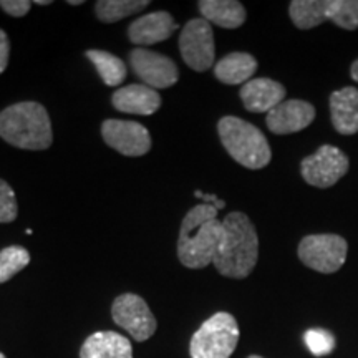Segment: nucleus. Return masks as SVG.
<instances>
[{"label":"nucleus","instance_id":"9d476101","mask_svg":"<svg viewBox=\"0 0 358 358\" xmlns=\"http://www.w3.org/2000/svg\"><path fill=\"white\" fill-rule=\"evenodd\" d=\"M106 145L124 156H145L151 150V134L143 124L123 120H106L101 124Z\"/></svg>","mask_w":358,"mask_h":358},{"label":"nucleus","instance_id":"72a5a7b5","mask_svg":"<svg viewBox=\"0 0 358 358\" xmlns=\"http://www.w3.org/2000/svg\"><path fill=\"white\" fill-rule=\"evenodd\" d=\"M0 358H6V355H3V353H0Z\"/></svg>","mask_w":358,"mask_h":358},{"label":"nucleus","instance_id":"cd10ccee","mask_svg":"<svg viewBox=\"0 0 358 358\" xmlns=\"http://www.w3.org/2000/svg\"><path fill=\"white\" fill-rule=\"evenodd\" d=\"M8 57H10V43H8L7 34L0 30V75L7 69Z\"/></svg>","mask_w":358,"mask_h":358},{"label":"nucleus","instance_id":"6e6552de","mask_svg":"<svg viewBox=\"0 0 358 358\" xmlns=\"http://www.w3.org/2000/svg\"><path fill=\"white\" fill-rule=\"evenodd\" d=\"M348 166L350 163L343 151L332 145H324L315 153L302 159L301 173L307 185L330 187L345 176Z\"/></svg>","mask_w":358,"mask_h":358},{"label":"nucleus","instance_id":"20e7f679","mask_svg":"<svg viewBox=\"0 0 358 358\" xmlns=\"http://www.w3.org/2000/svg\"><path fill=\"white\" fill-rule=\"evenodd\" d=\"M222 146L241 166L262 169L271 163L272 151L264 133L237 116H224L217 123Z\"/></svg>","mask_w":358,"mask_h":358},{"label":"nucleus","instance_id":"2eb2a0df","mask_svg":"<svg viewBox=\"0 0 358 358\" xmlns=\"http://www.w3.org/2000/svg\"><path fill=\"white\" fill-rule=\"evenodd\" d=\"M111 103L122 113L148 116L159 110L161 96L156 90L146 85L133 83L116 90L111 96Z\"/></svg>","mask_w":358,"mask_h":358},{"label":"nucleus","instance_id":"7ed1b4c3","mask_svg":"<svg viewBox=\"0 0 358 358\" xmlns=\"http://www.w3.org/2000/svg\"><path fill=\"white\" fill-rule=\"evenodd\" d=\"M0 136L20 150H48L53 143L50 116L37 101L15 103L0 113Z\"/></svg>","mask_w":358,"mask_h":358},{"label":"nucleus","instance_id":"bb28decb","mask_svg":"<svg viewBox=\"0 0 358 358\" xmlns=\"http://www.w3.org/2000/svg\"><path fill=\"white\" fill-rule=\"evenodd\" d=\"M2 10L12 17H24L32 8V2L29 0H0Z\"/></svg>","mask_w":358,"mask_h":358},{"label":"nucleus","instance_id":"393cba45","mask_svg":"<svg viewBox=\"0 0 358 358\" xmlns=\"http://www.w3.org/2000/svg\"><path fill=\"white\" fill-rule=\"evenodd\" d=\"M303 340H306V345L308 350L312 352V355L315 357H325L329 353H332L335 347V337L329 330L324 329H310L307 330L306 335H303Z\"/></svg>","mask_w":358,"mask_h":358},{"label":"nucleus","instance_id":"423d86ee","mask_svg":"<svg viewBox=\"0 0 358 358\" xmlns=\"http://www.w3.org/2000/svg\"><path fill=\"white\" fill-rule=\"evenodd\" d=\"M348 244L337 234L306 236L299 244L297 254L303 266L320 274H334L347 261Z\"/></svg>","mask_w":358,"mask_h":358},{"label":"nucleus","instance_id":"4be33fe9","mask_svg":"<svg viewBox=\"0 0 358 358\" xmlns=\"http://www.w3.org/2000/svg\"><path fill=\"white\" fill-rule=\"evenodd\" d=\"M150 6L148 0H98L95 3L96 17L105 24L120 22L124 17L134 15Z\"/></svg>","mask_w":358,"mask_h":358},{"label":"nucleus","instance_id":"f8f14e48","mask_svg":"<svg viewBox=\"0 0 358 358\" xmlns=\"http://www.w3.org/2000/svg\"><path fill=\"white\" fill-rule=\"evenodd\" d=\"M315 118L312 103L303 100H284L267 113V128L274 134H292L302 131Z\"/></svg>","mask_w":358,"mask_h":358},{"label":"nucleus","instance_id":"f03ea898","mask_svg":"<svg viewBox=\"0 0 358 358\" xmlns=\"http://www.w3.org/2000/svg\"><path fill=\"white\" fill-rule=\"evenodd\" d=\"M222 241L219 244L214 267L231 279H245L259 259V237L256 227L244 213H231L222 219Z\"/></svg>","mask_w":358,"mask_h":358},{"label":"nucleus","instance_id":"b1692460","mask_svg":"<svg viewBox=\"0 0 358 358\" xmlns=\"http://www.w3.org/2000/svg\"><path fill=\"white\" fill-rule=\"evenodd\" d=\"M329 20L340 29H358V0H329Z\"/></svg>","mask_w":358,"mask_h":358},{"label":"nucleus","instance_id":"2f4dec72","mask_svg":"<svg viewBox=\"0 0 358 358\" xmlns=\"http://www.w3.org/2000/svg\"><path fill=\"white\" fill-rule=\"evenodd\" d=\"M35 3H37V6H48L50 2H47V0H35Z\"/></svg>","mask_w":358,"mask_h":358},{"label":"nucleus","instance_id":"dca6fc26","mask_svg":"<svg viewBox=\"0 0 358 358\" xmlns=\"http://www.w3.org/2000/svg\"><path fill=\"white\" fill-rule=\"evenodd\" d=\"M330 116L332 124L340 134L358 133V90L343 87L330 95Z\"/></svg>","mask_w":358,"mask_h":358},{"label":"nucleus","instance_id":"a211bd4d","mask_svg":"<svg viewBox=\"0 0 358 358\" xmlns=\"http://www.w3.org/2000/svg\"><path fill=\"white\" fill-rule=\"evenodd\" d=\"M257 70V60L244 52H232L222 57L214 66V75L226 85H245Z\"/></svg>","mask_w":358,"mask_h":358},{"label":"nucleus","instance_id":"0eeeda50","mask_svg":"<svg viewBox=\"0 0 358 358\" xmlns=\"http://www.w3.org/2000/svg\"><path fill=\"white\" fill-rule=\"evenodd\" d=\"M179 52L185 64L194 71L211 69L216 57L211 24L204 19L187 22L179 35Z\"/></svg>","mask_w":358,"mask_h":358},{"label":"nucleus","instance_id":"c756f323","mask_svg":"<svg viewBox=\"0 0 358 358\" xmlns=\"http://www.w3.org/2000/svg\"><path fill=\"white\" fill-rule=\"evenodd\" d=\"M350 75H352V78L355 80V82L358 83V58L355 62H353L352 64V69H350Z\"/></svg>","mask_w":358,"mask_h":358},{"label":"nucleus","instance_id":"c85d7f7f","mask_svg":"<svg viewBox=\"0 0 358 358\" xmlns=\"http://www.w3.org/2000/svg\"><path fill=\"white\" fill-rule=\"evenodd\" d=\"M194 196H196V198H199L201 201H203L204 204L214 206V208H216L217 211H219V209L226 208V203H224L222 199H219L216 194H206V192H203V191H196Z\"/></svg>","mask_w":358,"mask_h":358},{"label":"nucleus","instance_id":"a878e982","mask_svg":"<svg viewBox=\"0 0 358 358\" xmlns=\"http://www.w3.org/2000/svg\"><path fill=\"white\" fill-rule=\"evenodd\" d=\"M19 214L15 192L8 182L0 179V222H13Z\"/></svg>","mask_w":358,"mask_h":358},{"label":"nucleus","instance_id":"4468645a","mask_svg":"<svg viewBox=\"0 0 358 358\" xmlns=\"http://www.w3.org/2000/svg\"><path fill=\"white\" fill-rule=\"evenodd\" d=\"M174 30H178V25L174 24L171 13L158 10L134 20L128 29V37L134 45L145 47L164 42L171 37Z\"/></svg>","mask_w":358,"mask_h":358},{"label":"nucleus","instance_id":"f3484780","mask_svg":"<svg viewBox=\"0 0 358 358\" xmlns=\"http://www.w3.org/2000/svg\"><path fill=\"white\" fill-rule=\"evenodd\" d=\"M80 358H133V348L123 335L96 332L85 340Z\"/></svg>","mask_w":358,"mask_h":358},{"label":"nucleus","instance_id":"7c9ffc66","mask_svg":"<svg viewBox=\"0 0 358 358\" xmlns=\"http://www.w3.org/2000/svg\"><path fill=\"white\" fill-rule=\"evenodd\" d=\"M69 3H70V6H82L83 2H82V0H70Z\"/></svg>","mask_w":358,"mask_h":358},{"label":"nucleus","instance_id":"ddd939ff","mask_svg":"<svg viewBox=\"0 0 358 358\" xmlns=\"http://www.w3.org/2000/svg\"><path fill=\"white\" fill-rule=\"evenodd\" d=\"M241 100L250 113H268L285 100L284 85L271 78H252L241 88Z\"/></svg>","mask_w":358,"mask_h":358},{"label":"nucleus","instance_id":"412c9836","mask_svg":"<svg viewBox=\"0 0 358 358\" xmlns=\"http://www.w3.org/2000/svg\"><path fill=\"white\" fill-rule=\"evenodd\" d=\"M85 55L95 65L106 87H118L127 78V65L122 58L115 57L113 53L105 50H88Z\"/></svg>","mask_w":358,"mask_h":358},{"label":"nucleus","instance_id":"9b49d317","mask_svg":"<svg viewBox=\"0 0 358 358\" xmlns=\"http://www.w3.org/2000/svg\"><path fill=\"white\" fill-rule=\"evenodd\" d=\"M134 73L150 88H169L178 82L179 71L171 58L146 48H134L129 55Z\"/></svg>","mask_w":358,"mask_h":358},{"label":"nucleus","instance_id":"1a4fd4ad","mask_svg":"<svg viewBox=\"0 0 358 358\" xmlns=\"http://www.w3.org/2000/svg\"><path fill=\"white\" fill-rule=\"evenodd\" d=\"M111 315L116 325L127 330L138 342H146L151 335H155L158 327L145 299L134 294H123L116 297L111 307Z\"/></svg>","mask_w":358,"mask_h":358},{"label":"nucleus","instance_id":"39448f33","mask_svg":"<svg viewBox=\"0 0 358 358\" xmlns=\"http://www.w3.org/2000/svg\"><path fill=\"white\" fill-rule=\"evenodd\" d=\"M239 342V325L231 313L217 312L192 335L191 358H229Z\"/></svg>","mask_w":358,"mask_h":358},{"label":"nucleus","instance_id":"aec40b11","mask_svg":"<svg viewBox=\"0 0 358 358\" xmlns=\"http://www.w3.org/2000/svg\"><path fill=\"white\" fill-rule=\"evenodd\" d=\"M289 15L297 29H313L329 20V0H294L289 6Z\"/></svg>","mask_w":358,"mask_h":358},{"label":"nucleus","instance_id":"6ab92c4d","mask_svg":"<svg viewBox=\"0 0 358 358\" xmlns=\"http://www.w3.org/2000/svg\"><path fill=\"white\" fill-rule=\"evenodd\" d=\"M203 19L222 29H237L245 22V8L237 0H201L198 3Z\"/></svg>","mask_w":358,"mask_h":358},{"label":"nucleus","instance_id":"5701e85b","mask_svg":"<svg viewBox=\"0 0 358 358\" xmlns=\"http://www.w3.org/2000/svg\"><path fill=\"white\" fill-rule=\"evenodd\" d=\"M30 254L29 250L20 245H8L0 250V284H6L13 275L29 266Z\"/></svg>","mask_w":358,"mask_h":358},{"label":"nucleus","instance_id":"473e14b6","mask_svg":"<svg viewBox=\"0 0 358 358\" xmlns=\"http://www.w3.org/2000/svg\"><path fill=\"white\" fill-rule=\"evenodd\" d=\"M248 358H264V357H259V355H250V357H248Z\"/></svg>","mask_w":358,"mask_h":358},{"label":"nucleus","instance_id":"f257e3e1","mask_svg":"<svg viewBox=\"0 0 358 358\" xmlns=\"http://www.w3.org/2000/svg\"><path fill=\"white\" fill-rule=\"evenodd\" d=\"M222 221L217 209L209 204H198L181 222L178 239V257L182 266L203 268L213 264L222 241Z\"/></svg>","mask_w":358,"mask_h":358}]
</instances>
